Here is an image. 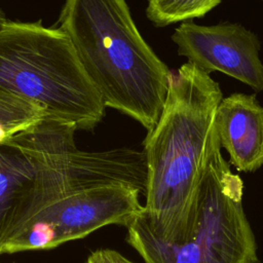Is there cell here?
<instances>
[{
  "mask_svg": "<svg viewBox=\"0 0 263 263\" xmlns=\"http://www.w3.org/2000/svg\"><path fill=\"white\" fill-rule=\"evenodd\" d=\"M0 90L42 107L48 116L91 129L105 105L60 28L8 21L0 31Z\"/></svg>",
  "mask_w": 263,
  "mask_h": 263,
  "instance_id": "obj_3",
  "label": "cell"
},
{
  "mask_svg": "<svg viewBox=\"0 0 263 263\" xmlns=\"http://www.w3.org/2000/svg\"><path fill=\"white\" fill-rule=\"evenodd\" d=\"M178 53L210 74L224 73L256 91L263 90V63L260 40L253 31L237 23L201 26L182 22L172 35Z\"/></svg>",
  "mask_w": 263,
  "mask_h": 263,
  "instance_id": "obj_7",
  "label": "cell"
},
{
  "mask_svg": "<svg viewBox=\"0 0 263 263\" xmlns=\"http://www.w3.org/2000/svg\"><path fill=\"white\" fill-rule=\"evenodd\" d=\"M222 0H148L146 13L157 27L201 17Z\"/></svg>",
  "mask_w": 263,
  "mask_h": 263,
  "instance_id": "obj_10",
  "label": "cell"
},
{
  "mask_svg": "<svg viewBox=\"0 0 263 263\" xmlns=\"http://www.w3.org/2000/svg\"><path fill=\"white\" fill-rule=\"evenodd\" d=\"M76 130L47 115L0 145V256L26 222L68 191V149Z\"/></svg>",
  "mask_w": 263,
  "mask_h": 263,
  "instance_id": "obj_5",
  "label": "cell"
},
{
  "mask_svg": "<svg viewBox=\"0 0 263 263\" xmlns=\"http://www.w3.org/2000/svg\"><path fill=\"white\" fill-rule=\"evenodd\" d=\"M215 128L231 164L239 172H255L263 165V106L255 95L235 92L219 103Z\"/></svg>",
  "mask_w": 263,
  "mask_h": 263,
  "instance_id": "obj_8",
  "label": "cell"
},
{
  "mask_svg": "<svg viewBox=\"0 0 263 263\" xmlns=\"http://www.w3.org/2000/svg\"><path fill=\"white\" fill-rule=\"evenodd\" d=\"M85 263H135L115 250L99 249L92 252Z\"/></svg>",
  "mask_w": 263,
  "mask_h": 263,
  "instance_id": "obj_11",
  "label": "cell"
},
{
  "mask_svg": "<svg viewBox=\"0 0 263 263\" xmlns=\"http://www.w3.org/2000/svg\"><path fill=\"white\" fill-rule=\"evenodd\" d=\"M213 124L194 231L184 242L161 239L143 212L126 228V241L145 263H258L257 243L242 208L243 183L221 153Z\"/></svg>",
  "mask_w": 263,
  "mask_h": 263,
  "instance_id": "obj_4",
  "label": "cell"
},
{
  "mask_svg": "<svg viewBox=\"0 0 263 263\" xmlns=\"http://www.w3.org/2000/svg\"><path fill=\"white\" fill-rule=\"evenodd\" d=\"M219 83L191 63L171 71L167 97L147 133L144 213L161 239L184 242L194 231L196 209L216 109Z\"/></svg>",
  "mask_w": 263,
  "mask_h": 263,
  "instance_id": "obj_1",
  "label": "cell"
},
{
  "mask_svg": "<svg viewBox=\"0 0 263 263\" xmlns=\"http://www.w3.org/2000/svg\"><path fill=\"white\" fill-rule=\"evenodd\" d=\"M59 25L105 107L151 130L167 97L171 70L140 34L125 0H65Z\"/></svg>",
  "mask_w": 263,
  "mask_h": 263,
  "instance_id": "obj_2",
  "label": "cell"
},
{
  "mask_svg": "<svg viewBox=\"0 0 263 263\" xmlns=\"http://www.w3.org/2000/svg\"><path fill=\"white\" fill-rule=\"evenodd\" d=\"M46 116V111L39 105L0 90V145L33 128Z\"/></svg>",
  "mask_w": 263,
  "mask_h": 263,
  "instance_id": "obj_9",
  "label": "cell"
},
{
  "mask_svg": "<svg viewBox=\"0 0 263 263\" xmlns=\"http://www.w3.org/2000/svg\"><path fill=\"white\" fill-rule=\"evenodd\" d=\"M8 20L6 18V15H5V12L0 8V31L5 27V25L7 24Z\"/></svg>",
  "mask_w": 263,
  "mask_h": 263,
  "instance_id": "obj_12",
  "label": "cell"
},
{
  "mask_svg": "<svg viewBox=\"0 0 263 263\" xmlns=\"http://www.w3.org/2000/svg\"><path fill=\"white\" fill-rule=\"evenodd\" d=\"M144 191L107 184L73 191L47 204L4 245L2 255L54 249L111 224L127 227L144 212Z\"/></svg>",
  "mask_w": 263,
  "mask_h": 263,
  "instance_id": "obj_6",
  "label": "cell"
}]
</instances>
